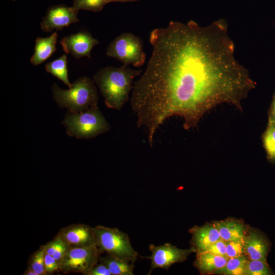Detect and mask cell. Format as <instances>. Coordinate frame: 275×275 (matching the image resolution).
Segmentation results:
<instances>
[{"mask_svg": "<svg viewBox=\"0 0 275 275\" xmlns=\"http://www.w3.org/2000/svg\"><path fill=\"white\" fill-rule=\"evenodd\" d=\"M23 275H37V274L34 271H33L31 268L28 267V268L25 270L24 273H23Z\"/></svg>", "mask_w": 275, "mask_h": 275, "instance_id": "obj_30", "label": "cell"}, {"mask_svg": "<svg viewBox=\"0 0 275 275\" xmlns=\"http://www.w3.org/2000/svg\"><path fill=\"white\" fill-rule=\"evenodd\" d=\"M94 231L96 244L101 252L132 263L136 261L138 254L127 234L117 228L103 226L94 227Z\"/></svg>", "mask_w": 275, "mask_h": 275, "instance_id": "obj_5", "label": "cell"}, {"mask_svg": "<svg viewBox=\"0 0 275 275\" xmlns=\"http://www.w3.org/2000/svg\"><path fill=\"white\" fill-rule=\"evenodd\" d=\"M64 51L73 57L79 59L84 57L91 58V51L99 43L87 31H81L63 38L60 42Z\"/></svg>", "mask_w": 275, "mask_h": 275, "instance_id": "obj_10", "label": "cell"}, {"mask_svg": "<svg viewBox=\"0 0 275 275\" xmlns=\"http://www.w3.org/2000/svg\"><path fill=\"white\" fill-rule=\"evenodd\" d=\"M100 263L106 265L113 275H133V263L120 260L107 254L100 257Z\"/></svg>", "mask_w": 275, "mask_h": 275, "instance_id": "obj_17", "label": "cell"}, {"mask_svg": "<svg viewBox=\"0 0 275 275\" xmlns=\"http://www.w3.org/2000/svg\"><path fill=\"white\" fill-rule=\"evenodd\" d=\"M213 224L218 230L222 239L226 242L242 239L248 231L246 225L238 219H227Z\"/></svg>", "mask_w": 275, "mask_h": 275, "instance_id": "obj_15", "label": "cell"}, {"mask_svg": "<svg viewBox=\"0 0 275 275\" xmlns=\"http://www.w3.org/2000/svg\"><path fill=\"white\" fill-rule=\"evenodd\" d=\"M100 252L96 244L69 248L59 263L60 270L65 273L79 272L85 275L97 264Z\"/></svg>", "mask_w": 275, "mask_h": 275, "instance_id": "obj_7", "label": "cell"}, {"mask_svg": "<svg viewBox=\"0 0 275 275\" xmlns=\"http://www.w3.org/2000/svg\"><path fill=\"white\" fill-rule=\"evenodd\" d=\"M65 243L62 238L57 235L52 240L43 245L45 253L52 256Z\"/></svg>", "mask_w": 275, "mask_h": 275, "instance_id": "obj_25", "label": "cell"}, {"mask_svg": "<svg viewBox=\"0 0 275 275\" xmlns=\"http://www.w3.org/2000/svg\"><path fill=\"white\" fill-rule=\"evenodd\" d=\"M58 34L53 32L46 37H38L35 40L34 52L30 59L32 64L39 65L49 58L57 50Z\"/></svg>", "mask_w": 275, "mask_h": 275, "instance_id": "obj_14", "label": "cell"}, {"mask_svg": "<svg viewBox=\"0 0 275 275\" xmlns=\"http://www.w3.org/2000/svg\"><path fill=\"white\" fill-rule=\"evenodd\" d=\"M149 248L151 252V256L143 257L151 261L148 274L155 268L168 269L173 264L184 261L190 254L196 252L193 246L189 249H181L169 243L159 246L151 244Z\"/></svg>", "mask_w": 275, "mask_h": 275, "instance_id": "obj_8", "label": "cell"}, {"mask_svg": "<svg viewBox=\"0 0 275 275\" xmlns=\"http://www.w3.org/2000/svg\"><path fill=\"white\" fill-rule=\"evenodd\" d=\"M262 141L268 160L275 163V123L268 121Z\"/></svg>", "mask_w": 275, "mask_h": 275, "instance_id": "obj_20", "label": "cell"}, {"mask_svg": "<svg viewBox=\"0 0 275 275\" xmlns=\"http://www.w3.org/2000/svg\"><path fill=\"white\" fill-rule=\"evenodd\" d=\"M108 3H111V2H129V1H133L136 0H107Z\"/></svg>", "mask_w": 275, "mask_h": 275, "instance_id": "obj_31", "label": "cell"}, {"mask_svg": "<svg viewBox=\"0 0 275 275\" xmlns=\"http://www.w3.org/2000/svg\"><path fill=\"white\" fill-rule=\"evenodd\" d=\"M245 255L244 238L226 242V256L228 258Z\"/></svg>", "mask_w": 275, "mask_h": 275, "instance_id": "obj_24", "label": "cell"}, {"mask_svg": "<svg viewBox=\"0 0 275 275\" xmlns=\"http://www.w3.org/2000/svg\"><path fill=\"white\" fill-rule=\"evenodd\" d=\"M106 54L125 66L138 67L145 63L146 57L142 39L131 33H123L115 38L108 45Z\"/></svg>", "mask_w": 275, "mask_h": 275, "instance_id": "obj_6", "label": "cell"}, {"mask_svg": "<svg viewBox=\"0 0 275 275\" xmlns=\"http://www.w3.org/2000/svg\"><path fill=\"white\" fill-rule=\"evenodd\" d=\"M67 64V57L64 54L60 58L46 63L45 69L47 72L57 77L70 88L72 84L68 78Z\"/></svg>", "mask_w": 275, "mask_h": 275, "instance_id": "obj_18", "label": "cell"}, {"mask_svg": "<svg viewBox=\"0 0 275 275\" xmlns=\"http://www.w3.org/2000/svg\"><path fill=\"white\" fill-rule=\"evenodd\" d=\"M58 235L70 247L96 244L94 228L84 224H73L63 228Z\"/></svg>", "mask_w": 275, "mask_h": 275, "instance_id": "obj_11", "label": "cell"}, {"mask_svg": "<svg viewBox=\"0 0 275 275\" xmlns=\"http://www.w3.org/2000/svg\"><path fill=\"white\" fill-rule=\"evenodd\" d=\"M11 1H15V0H11Z\"/></svg>", "mask_w": 275, "mask_h": 275, "instance_id": "obj_32", "label": "cell"}, {"mask_svg": "<svg viewBox=\"0 0 275 275\" xmlns=\"http://www.w3.org/2000/svg\"><path fill=\"white\" fill-rule=\"evenodd\" d=\"M193 237L191 243L197 254L203 253L214 242L222 239L219 232L213 224L195 226L190 230Z\"/></svg>", "mask_w": 275, "mask_h": 275, "instance_id": "obj_13", "label": "cell"}, {"mask_svg": "<svg viewBox=\"0 0 275 275\" xmlns=\"http://www.w3.org/2000/svg\"><path fill=\"white\" fill-rule=\"evenodd\" d=\"M244 243L245 255L249 260L266 261L270 244L262 234L256 230H248Z\"/></svg>", "mask_w": 275, "mask_h": 275, "instance_id": "obj_12", "label": "cell"}, {"mask_svg": "<svg viewBox=\"0 0 275 275\" xmlns=\"http://www.w3.org/2000/svg\"><path fill=\"white\" fill-rule=\"evenodd\" d=\"M45 251L43 245L34 252L29 261L28 267L32 269L37 275H46L44 267Z\"/></svg>", "mask_w": 275, "mask_h": 275, "instance_id": "obj_21", "label": "cell"}, {"mask_svg": "<svg viewBox=\"0 0 275 275\" xmlns=\"http://www.w3.org/2000/svg\"><path fill=\"white\" fill-rule=\"evenodd\" d=\"M85 275H112V274L106 265L100 263V264H96L93 266Z\"/></svg>", "mask_w": 275, "mask_h": 275, "instance_id": "obj_28", "label": "cell"}, {"mask_svg": "<svg viewBox=\"0 0 275 275\" xmlns=\"http://www.w3.org/2000/svg\"><path fill=\"white\" fill-rule=\"evenodd\" d=\"M63 124L67 133L79 139L93 138L106 132L110 126L97 105L66 117Z\"/></svg>", "mask_w": 275, "mask_h": 275, "instance_id": "obj_4", "label": "cell"}, {"mask_svg": "<svg viewBox=\"0 0 275 275\" xmlns=\"http://www.w3.org/2000/svg\"><path fill=\"white\" fill-rule=\"evenodd\" d=\"M248 260L245 255L228 258L225 265L215 273L226 275H245Z\"/></svg>", "mask_w": 275, "mask_h": 275, "instance_id": "obj_19", "label": "cell"}, {"mask_svg": "<svg viewBox=\"0 0 275 275\" xmlns=\"http://www.w3.org/2000/svg\"><path fill=\"white\" fill-rule=\"evenodd\" d=\"M272 272L266 261L261 260H249L248 261L245 275H269Z\"/></svg>", "mask_w": 275, "mask_h": 275, "instance_id": "obj_22", "label": "cell"}, {"mask_svg": "<svg viewBox=\"0 0 275 275\" xmlns=\"http://www.w3.org/2000/svg\"><path fill=\"white\" fill-rule=\"evenodd\" d=\"M205 252L217 255L226 256V242L221 239L213 243Z\"/></svg>", "mask_w": 275, "mask_h": 275, "instance_id": "obj_27", "label": "cell"}, {"mask_svg": "<svg viewBox=\"0 0 275 275\" xmlns=\"http://www.w3.org/2000/svg\"><path fill=\"white\" fill-rule=\"evenodd\" d=\"M149 41L151 57L130 98L136 125L147 130L149 141L172 116L182 118L188 130L221 104L242 111V102L255 83L234 57L224 20L206 26L171 21L153 30Z\"/></svg>", "mask_w": 275, "mask_h": 275, "instance_id": "obj_1", "label": "cell"}, {"mask_svg": "<svg viewBox=\"0 0 275 275\" xmlns=\"http://www.w3.org/2000/svg\"><path fill=\"white\" fill-rule=\"evenodd\" d=\"M142 72V70L133 69L124 65L107 66L94 75L93 80L99 88L106 106L120 110L129 100L134 80Z\"/></svg>", "mask_w": 275, "mask_h": 275, "instance_id": "obj_2", "label": "cell"}, {"mask_svg": "<svg viewBox=\"0 0 275 275\" xmlns=\"http://www.w3.org/2000/svg\"><path fill=\"white\" fill-rule=\"evenodd\" d=\"M107 3V0H73V7L78 11L97 12L101 11Z\"/></svg>", "mask_w": 275, "mask_h": 275, "instance_id": "obj_23", "label": "cell"}, {"mask_svg": "<svg viewBox=\"0 0 275 275\" xmlns=\"http://www.w3.org/2000/svg\"><path fill=\"white\" fill-rule=\"evenodd\" d=\"M44 267L47 274L60 270V265L58 261L52 255L46 253L44 257Z\"/></svg>", "mask_w": 275, "mask_h": 275, "instance_id": "obj_26", "label": "cell"}, {"mask_svg": "<svg viewBox=\"0 0 275 275\" xmlns=\"http://www.w3.org/2000/svg\"><path fill=\"white\" fill-rule=\"evenodd\" d=\"M268 120L275 123V93L273 95L271 103L268 113Z\"/></svg>", "mask_w": 275, "mask_h": 275, "instance_id": "obj_29", "label": "cell"}, {"mask_svg": "<svg viewBox=\"0 0 275 275\" xmlns=\"http://www.w3.org/2000/svg\"><path fill=\"white\" fill-rule=\"evenodd\" d=\"M228 258L208 252L197 254L194 265L202 273H215L226 264Z\"/></svg>", "mask_w": 275, "mask_h": 275, "instance_id": "obj_16", "label": "cell"}, {"mask_svg": "<svg viewBox=\"0 0 275 275\" xmlns=\"http://www.w3.org/2000/svg\"><path fill=\"white\" fill-rule=\"evenodd\" d=\"M52 90L59 106L67 108L73 113L97 105L99 99L94 80L85 76L75 80L68 90L62 89L54 84Z\"/></svg>", "mask_w": 275, "mask_h": 275, "instance_id": "obj_3", "label": "cell"}, {"mask_svg": "<svg viewBox=\"0 0 275 275\" xmlns=\"http://www.w3.org/2000/svg\"><path fill=\"white\" fill-rule=\"evenodd\" d=\"M78 12L73 6L59 5L50 7L40 23L41 29L45 32L62 30L79 21Z\"/></svg>", "mask_w": 275, "mask_h": 275, "instance_id": "obj_9", "label": "cell"}]
</instances>
